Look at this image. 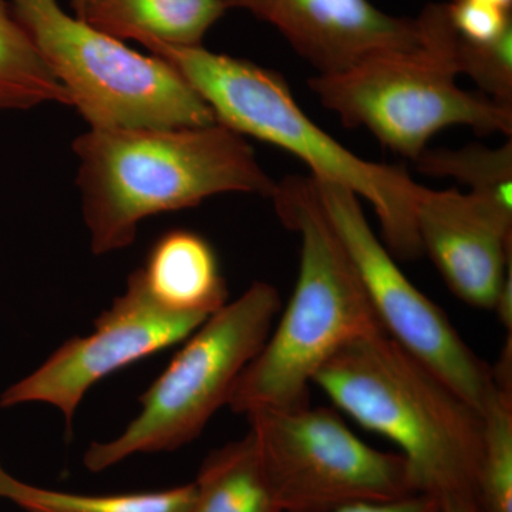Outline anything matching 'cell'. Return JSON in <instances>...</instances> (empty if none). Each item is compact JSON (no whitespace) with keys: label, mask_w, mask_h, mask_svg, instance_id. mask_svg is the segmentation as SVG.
Instances as JSON below:
<instances>
[{"label":"cell","mask_w":512,"mask_h":512,"mask_svg":"<svg viewBox=\"0 0 512 512\" xmlns=\"http://www.w3.org/2000/svg\"><path fill=\"white\" fill-rule=\"evenodd\" d=\"M0 498L26 512H191L195 487L190 483L146 493H66L20 481L2 467Z\"/></svg>","instance_id":"17"},{"label":"cell","mask_w":512,"mask_h":512,"mask_svg":"<svg viewBox=\"0 0 512 512\" xmlns=\"http://www.w3.org/2000/svg\"><path fill=\"white\" fill-rule=\"evenodd\" d=\"M227 10L224 0H89L80 19L119 40L191 47Z\"/></svg>","instance_id":"14"},{"label":"cell","mask_w":512,"mask_h":512,"mask_svg":"<svg viewBox=\"0 0 512 512\" xmlns=\"http://www.w3.org/2000/svg\"><path fill=\"white\" fill-rule=\"evenodd\" d=\"M416 224L423 254L448 288L468 305L493 311L512 269V215L470 192L423 187Z\"/></svg>","instance_id":"11"},{"label":"cell","mask_w":512,"mask_h":512,"mask_svg":"<svg viewBox=\"0 0 512 512\" xmlns=\"http://www.w3.org/2000/svg\"><path fill=\"white\" fill-rule=\"evenodd\" d=\"M453 64L466 74L488 99L512 107V28L488 43H471L457 35Z\"/></svg>","instance_id":"20"},{"label":"cell","mask_w":512,"mask_h":512,"mask_svg":"<svg viewBox=\"0 0 512 512\" xmlns=\"http://www.w3.org/2000/svg\"><path fill=\"white\" fill-rule=\"evenodd\" d=\"M312 181L384 332L483 413L494 390L493 367L471 350L446 313L403 274L369 227L359 197L340 185Z\"/></svg>","instance_id":"9"},{"label":"cell","mask_w":512,"mask_h":512,"mask_svg":"<svg viewBox=\"0 0 512 512\" xmlns=\"http://www.w3.org/2000/svg\"><path fill=\"white\" fill-rule=\"evenodd\" d=\"M224 5L274 26L318 74L342 72L423 40L419 16H392L370 0H224Z\"/></svg>","instance_id":"12"},{"label":"cell","mask_w":512,"mask_h":512,"mask_svg":"<svg viewBox=\"0 0 512 512\" xmlns=\"http://www.w3.org/2000/svg\"><path fill=\"white\" fill-rule=\"evenodd\" d=\"M282 302L275 286L255 282L195 329L183 349L140 397L141 412L114 440L83 456L92 473L134 454L167 453L200 437L229 403L239 377L265 345Z\"/></svg>","instance_id":"6"},{"label":"cell","mask_w":512,"mask_h":512,"mask_svg":"<svg viewBox=\"0 0 512 512\" xmlns=\"http://www.w3.org/2000/svg\"><path fill=\"white\" fill-rule=\"evenodd\" d=\"M140 43L190 83L218 123L288 151L311 168L315 180L340 185L369 201L390 254L407 261L423 255L416 224L423 185L402 167L367 161L342 146L306 116L281 74L202 45Z\"/></svg>","instance_id":"3"},{"label":"cell","mask_w":512,"mask_h":512,"mask_svg":"<svg viewBox=\"0 0 512 512\" xmlns=\"http://www.w3.org/2000/svg\"><path fill=\"white\" fill-rule=\"evenodd\" d=\"M0 468H2V466H0Z\"/></svg>","instance_id":"27"},{"label":"cell","mask_w":512,"mask_h":512,"mask_svg":"<svg viewBox=\"0 0 512 512\" xmlns=\"http://www.w3.org/2000/svg\"><path fill=\"white\" fill-rule=\"evenodd\" d=\"M481 417L474 498L483 512H512V389L494 384Z\"/></svg>","instance_id":"19"},{"label":"cell","mask_w":512,"mask_h":512,"mask_svg":"<svg viewBox=\"0 0 512 512\" xmlns=\"http://www.w3.org/2000/svg\"><path fill=\"white\" fill-rule=\"evenodd\" d=\"M141 269L163 308L210 318L228 299L227 282L210 242L190 229H171L154 242Z\"/></svg>","instance_id":"13"},{"label":"cell","mask_w":512,"mask_h":512,"mask_svg":"<svg viewBox=\"0 0 512 512\" xmlns=\"http://www.w3.org/2000/svg\"><path fill=\"white\" fill-rule=\"evenodd\" d=\"M77 185L93 254L136 241L147 218L214 195L272 197L276 184L244 136L224 124L90 128L73 141Z\"/></svg>","instance_id":"1"},{"label":"cell","mask_w":512,"mask_h":512,"mask_svg":"<svg viewBox=\"0 0 512 512\" xmlns=\"http://www.w3.org/2000/svg\"><path fill=\"white\" fill-rule=\"evenodd\" d=\"M493 311L497 313L498 319L503 323L508 333L512 330V269L505 276L503 286L498 292Z\"/></svg>","instance_id":"23"},{"label":"cell","mask_w":512,"mask_h":512,"mask_svg":"<svg viewBox=\"0 0 512 512\" xmlns=\"http://www.w3.org/2000/svg\"><path fill=\"white\" fill-rule=\"evenodd\" d=\"M271 198L279 220L301 235V262L278 326L229 399L232 412L245 416L306 406L309 387L330 357L352 340L383 330L312 178H286Z\"/></svg>","instance_id":"2"},{"label":"cell","mask_w":512,"mask_h":512,"mask_svg":"<svg viewBox=\"0 0 512 512\" xmlns=\"http://www.w3.org/2000/svg\"><path fill=\"white\" fill-rule=\"evenodd\" d=\"M473 2L484 3V5L503 10H511L512 8V0H473Z\"/></svg>","instance_id":"25"},{"label":"cell","mask_w":512,"mask_h":512,"mask_svg":"<svg viewBox=\"0 0 512 512\" xmlns=\"http://www.w3.org/2000/svg\"><path fill=\"white\" fill-rule=\"evenodd\" d=\"M282 512H328L421 494L406 458L370 447L325 407L248 414Z\"/></svg>","instance_id":"8"},{"label":"cell","mask_w":512,"mask_h":512,"mask_svg":"<svg viewBox=\"0 0 512 512\" xmlns=\"http://www.w3.org/2000/svg\"><path fill=\"white\" fill-rule=\"evenodd\" d=\"M419 19V46L379 53L342 72L309 79L322 106L346 127H365L383 146L413 161L447 127L511 136L512 107L457 86L451 57L457 33L446 3H430Z\"/></svg>","instance_id":"5"},{"label":"cell","mask_w":512,"mask_h":512,"mask_svg":"<svg viewBox=\"0 0 512 512\" xmlns=\"http://www.w3.org/2000/svg\"><path fill=\"white\" fill-rule=\"evenodd\" d=\"M70 2H72L74 13H76V18H82L84 9H86L89 0H70Z\"/></svg>","instance_id":"26"},{"label":"cell","mask_w":512,"mask_h":512,"mask_svg":"<svg viewBox=\"0 0 512 512\" xmlns=\"http://www.w3.org/2000/svg\"><path fill=\"white\" fill-rule=\"evenodd\" d=\"M328 512H441L439 498L429 494H416L394 501L356 503Z\"/></svg>","instance_id":"22"},{"label":"cell","mask_w":512,"mask_h":512,"mask_svg":"<svg viewBox=\"0 0 512 512\" xmlns=\"http://www.w3.org/2000/svg\"><path fill=\"white\" fill-rule=\"evenodd\" d=\"M313 384L360 426L400 448L421 494L474 497L483 417L386 332L343 346Z\"/></svg>","instance_id":"4"},{"label":"cell","mask_w":512,"mask_h":512,"mask_svg":"<svg viewBox=\"0 0 512 512\" xmlns=\"http://www.w3.org/2000/svg\"><path fill=\"white\" fill-rule=\"evenodd\" d=\"M441 512H483L476 498L466 494H444L439 498Z\"/></svg>","instance_id":"24"},{"label":"cell","mask_w":512,"mask_h":512,"mask_svg":"<svg viewBox=\"0 0 512 512\" xmlns=\"http://www.w3.org/2000/svg\"><path fill=\"white\" fill-rule=\"evenodd\" d=\"M163 308L148 292L141 269L123 295L94 320V330L64 342L35 372L0 394V409L45 403L62 412L67 427L87 392L104 377L183 342L205 322Z\"/></svg>","instance_id":"10"},{"label":"cell","mask_w":512,"mask_h":512,"mask_svg":"<svg viewBox=\"0 0 512 512\" xmlns=\"http://www.w3.org/2000/svg\"><path fill=\"white\" fill-rule=\"evenodd\" d=\"M46 103L72 106L28 32L0 0V110H29Z\"/></svg>","instance_id":"16"},{"label":"cell","mask_w":512,"mask_h":512,"mask_svg":"<svg viewBox=\"0 0 512 512\" xmlns=\"http://www.w3.org/2000/svg\"><path fill=\"white\" fill-rule=\"evenodd\" d=\"M13 13L90 128H177L217 123L170 63L70 16L57 0H10Z\"/></svg>","instance_id":"7"},{"label":"cell","mask_w":512,"mask_h":512,"mask_svg":"<svg viewBox=\"0 0 512 512\" xmlns=\"http://www.w3.org/2000/svg\"><path fill=\"white\" fill-rule=\"evenodd\" d=\"M194 487L191 512H282L251 431L244 439L211 451Z\"/></svg>","instance_id":"15"},{"label":"cell","mask_w":512,"mask_h":512,"mask_svg":"<svg viewBox=\"0 0 512 512\" xmlns=\"http://www.w3.org/2000/svg\"><path fill=\"white\" fill-rule=\"evenodd\" d=\"M417 170L430 177L453 178L498 210L512 215V143L490 148L468 144L457 150H429L416 161Z\"/></svg>","instance_id":"18"},{"label":"cell","mask_w":512,"mask_h":512,"mask_svg":"<svg viewBox=\"0 0 512 512\" xmlns=\"http://www.w3.org/2000/svg\"><path fill=\"white\" fill-rule=\"evenodd\" d=\"M446 6L451 26L467 42H493L512 28L511 10L494 8L473 0H453Z\"/></svg>","instance_id":"21"}]
</instances>
